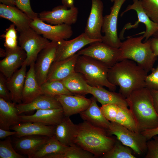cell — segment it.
Listing matches in <instances>:
<instances>
[{
	"mask_svg": "<svg viewBox=\"0 0 158 158\" xmlns=\"http://www.w3.org/2000/svg\"><path fill=\"white\" fill-rule=\"evenodd\" d=\"M147 73L135 62L126 59L110 67L108 78L110 83L119 87V92L126 98L134 91L145 87Z\"/></svg>",
	"mask_w": 158,
	"mask_h": 158,
	"instance_id": "obj_1",
	"label": "cell"
},
{
	"mask_svg": "<svg viewBox=\"0 0 158 158\" xmlns=\"http://www.w3.org/2000/svg\"><path fill=\"white\" fill-rule=\"evenodd\" d=\"M115 138L109 134L107 130L84 121L77 124L74 144L91 152L95 157L101 158L113 147Z\"/></svg>",
	"mask_w": 158,
	"mask_h": 158,
	"instance_id": "obj_2",
	"label": "cell"
},
{
	"mask_svg": "<svg viewBox=\"0 0 158 158\" xmlns=\"http://www.w3.org/2000/svg\"><path fill=\"white\" fill-rule=\"evenodd\" d=\"M126 99L138 132L158 127V115L149 89L144 87L135 90Z\"/></svg>",
	"mask_w": 158,
	"mask_h": 158,
	"instance_id": "obj_3",
	"label": "cell"
},
{
	"mask_svg": "<svg viewBox=\"0 0 158 158\" xmlns=\"http://www.w3.org/2000/svg\"><path fill=\"white\" fill-rule=\"evenodd\" d=\"M143 35L138 37H128L122 42L119 48L118 61L128 59L135 62L148 73L153 68L157 57L151 48L150 38L142 42Z\"/></svg>",
	"mask_w": 158,
	"mask_h": 158,
	"instance_id": "obj_4",
	"label": "cell"
},
{
	"mask_svg": "<svg viewBox=\"0 0 158 158\" xmlns=\"http://www.w3.org/2000/svg\"><path fill=\"white\" fill-rule=\"evenodd\" d=\"M109 68L104 63L92 57L79 55L75 71L81 73L91 86H105L110 91H115L116 86L110 83L108 78Z\"/></svg>",
	"mask_w": 158,
	"mask_h": 158,
	"instance_id": "obj_5",
	"label": "cell"
},
{
	"mask_svg": "<svg viewBox=\"0 0 158 158\" xmlns=\"http://www.w3.org/2000/svg\"><path fill=\"white\" fill-rule=\"evenodd\" d=\"M107 131L109 135H115L117 140L136 154L140 155L147 152V140L141 133L133 131L112 122H110Z\"/></svg>",
	"mask_w": 158,
	"mask_h": 158,
	"instance_id": "obj_6",
	"label": "cell"
},
{
	"mask_svg": "<svg viewBox=\"0 0 158 158\" xmlns=\"http://www.w3.org/2000/svg\"><path fill=\"white\" fill-rule=\"evenodd\" d=\"M18 40L19 46L27 55L22 65L27 66L35 62L40 52L50 42L30 27L20 32Z\"/></svg>",
	"mask_w": 158,
	"mask_h": 158,
	"instance_id": "obj_7",
	"label": "cell"
},
{
	"mask_svg": "<svg viewBox=\"0 0 158 158\" xmlns=\"http://www.w3.org/2000/svg\"><path fill=\"white\" fill-rule=\"evenodd\" d=\"M126 0H114L110 12L104 16L102 32L104 33L102 42L112 47L119 48L122 44L117 33V20L121 8Z\"/></svg>",
	"mask_w": 158,
	"mask_h": 158,
	"instance_id": "obj_8",
	"label": "cell"
},
{
	"mask_svg": "<svg viewBox=\"0 0 158 158\" xmlns=\"http://www.w3.org/2000/svg\"><path fill=\"white\" fill-rule=\"evenodd\" d=\"M92 57L107 65L109 68L118 62L120 54L119 48L110 46L102 42L92 43L77 53Z\"/></svg>",
	"mask_w": 158,
	"mask_h": 158,
	"instance_id": "obj_9",
	"label": "cell"
},
{
	"mask_svg": "<svg viewBox=\"0 0 158 158\" xmlns=\"http://www.w3.org/2000/svg\"><path fill=\"white\" fill-rule=\"evenodd\" d=\"M30 27L45 38L58 42L67 40L73 34L71 25L66 24L52 25L45 23L38 17L32 20Z\"/></svg>",
	"mask_w": 158,
	"mask_h": 158,
	"instance_id": "obj_10",
	"label": "cell"
},
{
	"mask_svg": "<svg viewBox=\"0 0 158 158\" xmlns=\"http://www.w3.org/2000/svg\"><path fill=\"white\" fill-rule=\"evenodd\" d=\"M78 10L75 7L69 8L63 5L53 8L51 11H44L38 14L39 18L43 22L54 25L75 23L78 19Z\"/></svg>",
	"mask_w": 158,
	"mask_h": 158,
	"instance_id": "obj_11",
	"label": "cell"
},
{
	"mask_svg": "<svg viewBox=\"0 0 158 158\" xmlns=\"http://www.w3.org/2000/svg\"><path fill=\"white\" fill-rule=\"evenodd\" d=\"M105 118L110 122L122 125L133 131L138 132L133 117L128 107L107 104L100 107Z\"/></svg>",
	"mask_w": 158,
	"mask_h": 158,
	"instance_id": "obj_12",
	"label": "cell"
},
{
	"mask_svg": "<svg viewBox=\"0 0 158 158\" xmlns=\"http://www.w3.org/2000/svg\"><path fill=\"white\" fill-rule=\"evenodd\" d=\"M58 42L51 41L38 54L35 63L36 79L40 85L45 82L50 67L54 61Z\"/></svg>",
	"mask_w": 158,
	"mask_h": 158,
	"instance_id": "obj_13",
	"label": "cell"
},
{
	"mask_svg": "<svg viewBox=\"0 0 158 158\" xmlns=\"http://www.w3.org/2000/svg\"><path fill=\"white\" fill-rule=\"evenodd\" d=\"M103 9L104 4L101 0H92L91 10L84 32L89 38L102 42Z\"/></svg>",
	"mask_w": 158,
	"mask_h": 158,
	"instance_id": "obj_14",
	"label": "cell"
},
{
	"mask_svg": "<svg viewBox=\"0 0 158 158\" xmlns=\"http://www.w3.org/2000/svg\"><path fill=\"white\" fill-rule=\"evenodd\" d=\"M96 42L102 41L89 38L84 32L72 40L58 42L54 61L63 60L71 57L86 45Z\"/></svg>",
	"mask_w": 158,
	"mask_h": 158,
	"instance_id": "obj_15",
	"label": "cell"
},
{
	"mask_svg": "<svg viewBox=\"0 0 158 158\" xmlns=\"http://www.w3.org/2000/svg\"><path fill=\"white\" fill-rule=\"evenodd\" d=\"M130 10H134L136 12L138 20L133 25L129 23L126 24L122 31L123 34L126 30L135 28L138 26L139 23H142L146 27V30L143 35L145 39L144 42H146L158 30V23L152 21L146 14L142 6L141 0H133V3L127 6L121 13V16Z\"/></svg>",
	"mask_w": 158,
	"mask_h": 158,
	"instance_id": "obj_16",
	"label": "cell"
},
{
	"mask_svg": "<svg viewBox=\"0 0 158 158\" xmlns=\"http://www.w3.org/2000/svg\"><path fill=\"white\" fill-rule=\"evenodd\" d=\"M6 56L0 61V71L8 80L22 66L26 53L19 46L13 49L5 48Z\"/></svg>",
	"mask_w": 158,
	"mask_h": 158,
	"instance_id": "obj_17",
	"label": "cell"
},
{
	"mask_svg": "<svg viewBox=\"0 0 158 158\" xmlns=\"http://www.w3.org/2000/svg\"><path fill=\"white\" fill-rule=\"evenodd\" d=\"M60 103L65 116L79 114L90 106L91 99L84 96L77 95H59L54 97Z\"/></svg>",
	"mask_w": 158,
	"mask_h": 158,
	"instance_id": "obj_18",
	"label": "cell"
},
{
	"mask_svg": "<svg viewBox=\"0 0 158 158\" xmlns=\"http://www.w3.org/2000/svg\"><path fill=\"white\" fill-rule=\"evenodd\" d=\"M50 137L42 135H29L16 137L12 141L13 147L19 154L29 158L47 142Z\"/></svg>",
	"mask_w": 158,
	"mask_h": 158,
	"instance_id": "obj_19",
	"label": "cell"
},
{
	"mask_svg": "<svg viewBox=\"0 0 158 158\" xmlns=\"http://www.w3.org/2000/svg\"><path fill=\"white\" fill-rule=\"evenodd\" d=\"M79 56L77 53L64 60L54 61L50 67L46 81H61L75 72Z\"/></svg>",
	"mask_w": 158,
	"mask_h": 158,
	"instance_id": "obj_20",
	"label": "cell"
},
{
	"mask_svg": "<svg viewBox=\"0 0 158 158\" xmlns=\"http://www.w3.org/2000/svg\"><path fill=\"white\" fill-rule=\"evenodd\" d=\"M20 116L21 122H36L47 126H56L64 116L62 108L37 110L32 115Z\"/></svg>",
	"mask_w": 158,
	"mask_h": 158,
	"instance_id": "obj_21",
	"label": "cell"
},
{
	"mask_svg": "<svg viewBox=\"0 0 158 158\" xmlns=\"http://www.w3.org/2000/svg\"><path fill=\"white\" fill-rule=\"evenodd\" d=\"M0 17L14 24L19 33L30 28L33 20L25 13L15 6L0 4Z\"/></svg>",
	"mask_w": 158,
	"mask_h": 158,
	"instance_id": "obj_22",
	"label": "cell"
},
{
	"mask_svg": "<svg viewBox=\"0 0 158 158\" xmlns=\"http://www.w3.org/2000/svg\"><path fill=\"white\" fill-rule=\"evenodd\" d=\"M56 126H47L36 122H21L11 127L16 131V137L29 135H42L51 137L54 135Z\"/></svg>",
	"mask_w": 158,
	"mask_h": 158,
	"instance_id": "obj_23",
	"label": "cell"
},
{
	"mask_svg": "<svg viewBox=\"0 0 158 158\" xmlns=\"http://www.w3.org/2000/svg\"><path fill=\"white\" fill-rule=\"evenodd\" d=\"M16 104L0 97V128L10 130L11 127L21 122Z\"/></svg>",
	"mask_w": 158,
	"mask_h": 158,
	"instance_id": "obj_24",
	"label": "cell"
},
{
	"mask_svg": "<svg viewBox=\"0 0 158 158\" xmlns=\"http://www.w3.org/2000/svg\"><path fill=\"white\" fill-rule=\"evenodd\" d=\"M19 114L34 110L51 109L62 108L59 102L54 97L41 95L31 102L16 104Z\"/></svg>",
	"mask_w": 158,
	"mask_h": 158,
	"instance_id": "obj_25",
	"label": "cell"
},
{
	"mask_svg": "<svg viewBox=\"0 0 158 158\" xmlns=\"http://www.w3.org/2000/svg\"><path fill=\"white\" fill-rule=\"evenodd\" d=\"M89 88L90 94L102 105L113 104L128 107L126 98L120 92L108 90L102 86L92 87L89 85Z\"/></svg>",
	"mask_w": 158,
	"mask_h": 158,
	"instance_id": "obj_26",
	"label": "cell"
},
{
	"mask_svg": "<svg viewBox=\"0 0 158 158\" xmlns=\"http://www.w3.org/2000/svg\"><path fill=\"white\" fill-rule=\"evenodd\" d=\"M34 62L30 66L26 73L22 94V103H30L38 96L43 95L41 86L36 79Z\"/></svg>",
	"mask_w": 158,
	"mask_h": 158,
	"instance_id": "obj_27",
	"label": "cell"
},
{
	"mask_svg": "<svg viewBox=\"0 0 158 158\" xmlns=\"http://www.w3.org/2000/svg\"><path fill=\"white\" fill-rule=\"evenodd\" d=\"M77 124H74L69 117L64 116L55 126L54 135L62 144L66 146L74 145V140Z\"/></svg>",
	"mask_w": 158,
	"mask_h": 158,
	"instance_id": "obj_28",
	"label": "cell"
},
{
	"mask_svg": "<svg viewBox=\"0 0 158 158\" xmlns=\"http://www.w3.org/2000/svg\"><path fill=\"white\" fill-rule=\"evenodd\" d=\"M27 66L22 65L7 80L11 101L16 104L22 103V94L26 74Z\"/></svg>",
	"mask_w": 158,
	"mask_h": 158,
	"instance_id": "obj_29",
	"label": "cell"
},
{
	"mask_svg": "<svg viewBox=\"0 0 158 158\" xmlns=\"http://www.w3.org/2000/svg\"><path fill=\"white\" fill-rule=\"evenodd\" d=\"M90 99L91 102L89 107L79 114L81 118L95 126L108 129L110 122L103 115L95 98L92 96Z\"/></svg>",
	"mask_w": 158,
	"mask_h": 158,
	"instance_id": "obj_30",
	"label": "cell"
},
{
	"mask_svg": "<svg viewBox=\"0 0 158 158\" xmlns=\"http://www.w3.org/2000/svg\"><path fill=\"white\" fill-rule=\"evenodd\" d=\"M61 81L74 95L85 96L90 94L89 85L84 76L80 73L75 71Z\"/></svg>",
	"mask_w": 158,
	"mask_h": 158,
	"instance_id": "obj_31",
	"label": "cell"
},
{
	"mask_svg": "<svg viewBox=\"0 0 158 158\" xmlns=\"http://www.w3.org/2000/svg\"><path fill=\"white\" fill-rule=\"evenodd\" d=\"M69 147L61 143L54 135L50 137L46 143L29 158H44L48 154L63 152Z\"/></svg>",
	"mask_w": 158,
	"mask_h": 158,
	"instance_id": "obj_32",
	"label": "cell"
},
{
	"mask_svg": "<svg viewBox=\"0 0 158 158\" xmlns=\"http://www.w3.org/2000/svg\"><path fill=\"white\" fill-rule=\"evenodd\" d=\"M94 155L91 152L76 145L69 146L65 152L48 154L44 158H94Z\"/></svg>",
	"mask_w": 158,
	"mask_h": 158,
	"instance_id": "obj_33",
	"label": "cell"
},
{
	"mask_svg": "<svg viewBox=\"0 0 158 158\" xmlns=\"http://www.w3.org/2000/svg\"><path fill=\"white\" fill-rule=\"evenodd\" d=\"M42 94L51 97L59 95H73L61 81H46L41 85Z\"/></svg>",
	"mask_w": 158,
	"mask_h": 158,
	"instance_id": "obj_34",
	"label": "cell"
},
{
	"mask_svg": "<svg viewBox=\"0 0 158 158\" xmlns=\"http://www.w3.org/2000/svg\"><path fill=\"white\" fill-rule=\"evenodd\" d=\"M132 150L123 145L118 140L114 144L102 158H136L132 153Z\"/></svg>",
	"mask_w": 158,
	"mask_h": 158,
	"instance_id": "obj_35",
	"label": "cell"
},
{
	"mask_svg": "<svg viewBox=\"0 0 158 158\" xmlns=\"http://www.w3.org/2000/svg\"><path fill=\"white\" fill-rule=\"evenodd\" d=\"M25 155L18 152L14 148L10 136L0 141V158H24Z\"/></svg>",
	"mask_w": 158,
	"mask_h": 158,
	"instance_id": "obj_36",
	"label": "cell"
},
{
	"mask_svg": "<svg viewBox=\"0 0 158 158\" xmlns=\"http://www.w3.org/2000/svg\"><path fill=\"white\" fill-rule=\"evenodd\" d=\"M4 39L5 48L14 49L18 47L17 30L15 25L12 24L6 29L5 33L1 36Z\"/></svg>",
	"mask_w": 158,
	"mask_h": 158,
	"instance_id": "obj_37",
	"label": "cell"
},
{
	"mask_svg": "<svg viewBox=\"0 0 158 158\" xmlns=\"http://www.w3.org/2000/svg\"><path fill=\"white\" fill-rule=\"evenodd\" d=\"M142 6L148 16L158 23V0H141Z\"/></svg>",
	"mask_w": 158,
	"mask_h": 158,
	"instance_id": "obj_38",
	"label": "cell"
},
{
	"mask_svg": "<svg viewBox=\"0 0 158 158\" xmlns=\"http://www.w3.org/2000/svg\"><path fill=\"white\" fill-rule=\"evenodd\" d=\"M15 6L32 20L39 17L38 14L35 12L32 9L30 0H16Z\"/></svg>",
	"mask_w": 158,
	"mask_h": 158,
	"instance_id": "obj_39",
	"label": "cell"
},
{
	"mask_svg": "<svg viewBox=\"0 0 158 158\" xmlns=\"http://www.w3.org/2000/svg\"><path fill=\"white\" fill-rule=\"evenodd\" d=\"M145 158H158V136L156 135L147 140Z\"/></svg>",
	"mask_w": 158,
	"mask_h": 158,
	"instance_id": "obj_40",
	"label": "cell"
},
{
	"mask_svg": "<svg viewBox=\"0 0 158 158\" xmlns=\"http://www.w3.org/2000/svg\"><path fill=\"white\" fill-rule=\"evenodd\" d=\"M145 79V87L150 90H158V66L153 68Z\"/></svg>",
	"mask_w": 158,
	"mask_h": 158,
	"instance_id": "obj_41",
	"label": "cell"
},
{
	"mask_svg": "<svg viewBox=\"0 0 158 158\" xmlns=\"http://www.w3.org/2000/svg\"><path fill=\"white\" fill-rule=\"evenodd\" d=\"M7 80L1 73H0V97L6 101L11 102L10 92L7 85Z\"/></svg>",
	"mask_w": 158,
	"mask_h": 158,
	"instance_id": "obj_42",
	"label": "cell"
},
{
	"mask_svg": "<svg viewBox=\"0 0 158 158\" xmlns=\"http://www.w3.org/2000/svg\"><path fill=\"white\" fill-rule=\"evenodd\" d=\"M141 133L148 140L152 138L154 136L158 135V127L153 129L146 130Z\"/></svg>",
	"mask_w": 158,
	"mask_h": 158,
	"instance_id": "obj_43",
	"label": "cell"
},
{
	"mask_svg": "<svg viewBox=\"0 0 158 158\" xmlns=\"http://www.w3.org/2000/svg\"><path fill=\"white\" fill-rule=\"evenodd\" d=\"M149 90L152 98L154 108L158 115V90Z\"/></svg>",
	"mask_w": 158,
	"mask_h": 158,
	"instance_id": "obj_44",
	"label": "cell"
},
{
	"mask_svg": "<svg viewBox=\"0 0 158 158\" xmlns=\"http://www.w3.org/2000/svg\"><path fill=\"white\" fill-rule=\"evenodd\" d=\"M150 39L152 50L154 55L158 57V38L153 37Z\"/></svg>",
	"mask_w": 158,
	"mask_h": 158,
	"instance_id": "obj_45",
	"label": "cell"
},
{
	"mask_svg": "<svg viewBox=\"0 0 158 158\" xmlns=\"http://www.w3.org/2000/svg\"><path fill=\"white\" fill-rule=\"evenodd\" d=\"M17 133L16 131H10L0 128V139H3L11 135L14 136Z\"/></svg>",
	"mask_w": 158,
	"mask_h": 158,
	"instance_id": "obj_46",
	"label": "cell"
},
{
	"mask_svg": "<svg viewBox=\"0 0 158 158\" xmlns=\"http://www.w3.org/2000/svg\"><path fill=\"white\" fill-rule=\"evenodd\" d=\"M62 5L68 8L75 7L74 0H61Z\"/></svg>",
	"mask_w": 158,
	"mask_h": 158,
	"instance_id": "obj_47",
	"label": "cell"
},
{
	"mask_svg": "<svg viewBox=\"0 0 158 158\" xmlns=\"http://www.w3.org/2000/svg\"><path fill=\"white\" fill-rule=\"evenodd\" d=\"M16 0H0L1 3L8 6H15Z\"/></svg>",
	"mask_w": 158,
	"mask_h": 158,
	"instance_id": "obj_48",
	"label": "cell"
},
{
	"mask_svg": "<svg viewBox=\"0 0 158 158\" xmlns=\"http://www.w3.org/2000/svg\"><path fill=\"white\" fill-rule=\"evenodd\" d=\"M0 54L1 57H5L6 55V52L5 50L2 48H0Z\"/></svg>",
	"mask_w": 158,
	"mask_h": 158,
	"instance_id": "obj_49",
	"label": "cell"
},
{
	"mask_svg": "<svg viewBox=\"0 0 158 158\" xmlns=\"http://www.w3.org/2000/svg\"><path fill=\"white\" fill-rule=\"evenodd\" d=\"M152 36L153 37L158 38V30L155 32Z\"/></svg>",
	"mask_w": 158,
	"mask_h": 158,
	"instance_id": "obj_50",
	"label": "cell"
},
{
	"mask_svg": "<svg viewBox=\"0 0 158 158\" xmlns=\"http://www.w3.org/2000/svg\"><path fill=\"white\" fill-rule=\"evenodd\" d=\"M111 2H113L114 0H110Z\"/></svg>",
	"mask_w": 158,
	"mask_h": 158,
	"instance_id": "obj_51",
	"label": "cell"
}]
</instances>
